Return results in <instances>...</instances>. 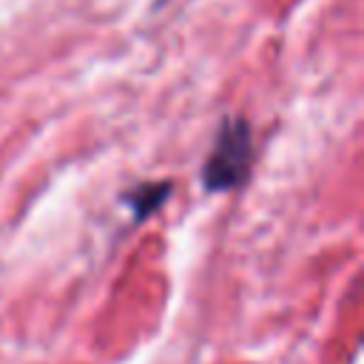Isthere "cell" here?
Segmentation results:
<instances>
[{
    "label": "cell",
    "mask_w": 364,
    "mask_h": 364,
    "mask_svg": "<svg viewBox=\"0 0 364 364\" xmlns=\"http://www.w3.org/2000/svg\"><path fill=\"white\" fill-rule=\"evenodd\" d=\"M247 156H250V148H247V128H245V122L242 119L225 122V128L219 134V142H216V148L210 154L208 171H205V185L210 191L236 185L245 176Z\"/></svg>",
    "instance_id": "obj_1"
}]
</instances>
